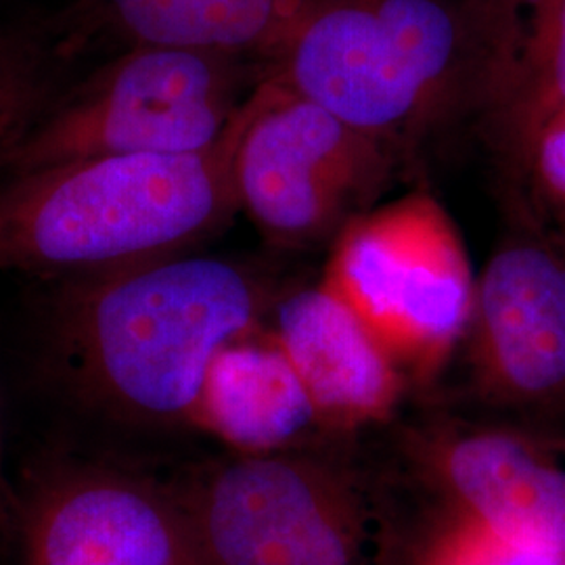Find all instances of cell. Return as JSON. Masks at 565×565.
I'll return each instance as SVG.
<instances>
[{"label": "cell", "instance_id": "cell-10", "mask_svg": "<svg viewBox=\"0 0 565 565\" xmlns=\"http://www.w3.org/2000/svg\"><path fill=\"white\" fill-rule=\"evenodd\" d=\"M440 507L488 530L565 553V448L522 429L436 419L411 436Z\"/></svg>", "mask_w": 565, "mask_h": 565}, {"label": "cell", "instance_id": "cell-11", "mask_svg": "<svg viewBox=\"0 0 565 565\" xmlns=\"http://www.w3.org/2000/svg\"><path fill=\"white\" fill-rule=\"evenodd\" d=\"M268 319L331 436L348 438L394 415L408 382L384 343L323 279L281 291Z\"/></svg>", "mask_w": 565, "mask_h": 565}, {"label": "cell", "instance_id": "cell-13", "mask_svg": "<svg viewBox=\"0 0 565 565\" xmlns=\"http://www.w3.org/2000/svg\"><path fill=\"white\" fill-rule=\"evenodd\" d=\"M128 46L153 44L237 55L266 65L308 0H93Z\"/></svg>", "mask_w": 565, "mask_h": 565}, {"label": "cell", "instance_id": "cell-4", "mask_svg": "<svg viewBox=\"0 0 565 565\" xmlns=\"http://www.w3.org/2000/svg\"><path fill=\"white\" fill-rule=\"evenodd\" d=\"M205 565H396L403 525L340 440L231 455L179 482Z\"/></svg>", "mask_w": 565, "mask_h": 565}, {"label": "cell", "instance_id": "cell-3", "mask_svg": "<svg viewBox=\"0 0 565 565\" xmlns=\"http://www.w3.org/2000/svg\"><path fill=\"white\" fill-rule=\"evenodd\" d=\"M247 103L205 151L103 156L11 177L0 186V273L72 281L189 254L239 210L233 166Z\"/></svg>", "mask_w": 565, "mask_h": 565}, {"label": "cell", "instance_id": "cell-12", "mask_svg": "<svg viewBox=\"0 0 565 565\" xmlns=\"http://www.w3.org/2000/svg\"><path fill=\"white\" fill-rule=\"evenodd\" d=\"M195 427L235 455H270L342 440L327 431L298 371L264 324L210 366Z\"/></svg>", "mask_w": 565, "mask_h": 565}, {"label": "cell", "instance_id": "cell-16", "mask_svg": "<svg viewBox=\"0 0 565 565\" xmlns=\"http://www.w3.org/2000/svg\"><path fill=\"white\" fill-rule=\"evenodd\" d=\"M396 565H565V553L507 539L440 507L424 534L404 532Z\"/></svg>", "mask_w": 565, "mask_h": 565}, {"label": "cell", "instance_id": "cell-6", "mask_svg": "<svg viewBox=\"0 0 565 565\" xmlns=\"http://www.w3.org/2000/svg\"><path fill=\"white\" fill-rule=\"evenodd\" d=\"M321 279L384 343L404 380L424 384L463 342L478 277L445 207L413 193L345 224Z\"/></svg>", "mask_w": 565, "mask_h": 565}, {"label": "cell", "instance_id": "cell-9", "mask_svg": "<svg viewBox=\"0 0 565 565\" xmlns=\"http://www.w3.org/2000/svg\"><path fill=\"white\" fill-rule=\"evenodd\" d=\"M465 340L488 403H565V254L532 233L507 237L476 279Z\"/></svg>", "mask_w": 565, "mask_h": 565}, {"label": "cell", "instance_id": "cell-2", "mask_svg": "<svg viewBox=\"0 0 565 565\" xmlns=\"http://www.w3.org/2000/svg\"><path fill=\"white\" fill-rule=\"evenodd\" d=\"M279 296L256 264L195 254L60 281L44 308V369L111 422L195 427L210 366L266 324Z\"/></svg>", "mask_w": 565, "mask_h": 565}, {"label": "cell", "instance_id": "cell-14", "mask_svg": "<svg viewBox=\"0 0 565 565\" xmlns=\"http://www.w3.org/2000/svg\"><path fill=\"white\" fill-rule=\"evenodd\" d=\"M557 126H565V0H524L515 60L480 132L511 174Z\"/></svg>", "mask_w": 565, "mask_h": 565}, {"label": "cell", "instance_id": "cell-18", "mask_svg": "<svg viewBox=\"0 0 565 565\" xmlns=\"http://www.w3.org/2000/svg\"><path fill=\"white\" fill-rule=\"evenodd\" d=\"M4 401H2V390H0V518H7L9 522H13V513H15V492L9 488L4 480Z\"/></svg>", "mask_w": 565, "mask_h": 565}, {"label": "cell", "instance_id": "cell-15", "mask_svg": "<svg viewBox=\"0 0 565 565\" xmlns=\"http://www.w3.org/2000/svg\"><path fill=\"white\" fill-rule=\"evenodd\" d=\"M55 102V60L30 30L0 32V174Z\"/></svg>", "mask_w": 565, "mask_h": 565}, {"label": "cell", "instance_id": "cell-8", "mask_svg": "<svg viewBox=\"0 0 565 565\" xmlns=\"http://www.w3.org/2000/svg\"><path fill=\"white\" fill-rule=\"evenodd\" d=\"M21 565H205L177 484L57 459L15 492Z\"/></svg>", "mask_w": 565, "mask_h": 565}, {"label": "cell", "instance_id": "cell-17", "mask_svg": "<svg viewBox=\"0 0 565 565\" xmlns=\"http://www.w3.org/2000/svg\"><path fill=\"white\" fill-rule=\"evenodd\" d=\"M511 177L539 210L565 224V126L534 142Z\"/></svg>", "mask_w": 565, "mask_h": 565}, {"label": "cell", "instance_id": "cell-5", "mask_svg": "<svg viewBox=\"0 0 565 565\" xmlns=\"http://www.w3.org/2000/svg\"><path fill=\"white\" fill-rule=\"evenodd\" d=\"M264 81L237 55L137 44L55 99L4 174L103 156H182L223 141Z\"/></svg>", "mask_w": 565, "mask_h": 565}, {"label": "cell", "instance_id": "cell-7", "mask_svg": "<svg viewBox=\"0 0 565 565\" xmlns=\"http://www.w3.org/2000/svg\"><path fill=\"white\" fill-rule=\"evenodd\" d=\"M398 168L384 142L264 78L247 103L233 174L239 210L266 242L310 249L375 207Z\"/></svg>", "mask_w": 565, "mask_h": 565}, {"label": "cell", "instance_id": "cell-1", "mask_svg": "<svg viewBox=\"0 0 565 565\" xmlns=\"http://www.w3.org/2000/svg\"><path fill=\"white\" fill-rule=\"evenodd\" d=\"M524 0H308L264 78L317 103L403 166L482 128L522 34Z\"/></svg>", "mask_w": 565, "mask_h": 565}]
</instances>
